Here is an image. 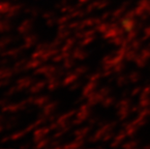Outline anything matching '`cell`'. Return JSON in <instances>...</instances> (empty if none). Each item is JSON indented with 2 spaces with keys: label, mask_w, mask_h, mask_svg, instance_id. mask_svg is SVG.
<instances>
[{
  "label": "cell",
  "mask_w": 150,
  "mask_h": 149,
  "mask_svg": "<svg viewBox=\"0 0 150 149\" xmlns=\"http://www.w3.org/2000/svg\"><path fill=\"white\" fill-rule=\"evenodd\" d=\"M4 128H5V127H4V126H3V125H0V132H1V131H2V130H3V129H4Z\"/></svg>",
  "instance_id": "15"
},
{
  "label": "cell",
  "mask_w": 150,
  "mask_h": 149,
  "mask_svg": "<svg viewBox=\"0 0 150 149\" xmlns=\"http://www.w3.org/2000/svg\"><path fill=\"white\" fill-rule=\"evenodd\" d=\"M36 123H34V124H31V125H28L27 127H26V129H25V131H26V133L27 132H29V131H31V130H33L35 127H36Z\"/></svg>",
  "instance_id": "11"
},
{
  "label": "cell",
  "mask_w": 150,
  "mask_h": 149,
  "mask_svg": "<svg viewBox=\"0 0 150 149\" xmlns=\"http://www.w3.org/2000/svg\"><path fill=\"white\" fill-rule=\"evenodd\" d=\"M10 78H2V80H0V88L7 86L8 84H10Z\"/></svg>",
  "instance_id": "9"
},
{
  "label": "cell",
  "mask_w": 150,
  "mask_h": 149,
  "mask_svg": "<svg viewBox=\"0 0 150 149\" xmlns=\"http://www.w3.org/2000/svg\"><path fill=\"white\" fill-rule=\"evenodd\" d=\"M4 122H6V116L0 114V125H3Z\"/></svg>",
  "instance_id": "13"
},
{
  "label": "cell",
  "mask_w": 150,
  "mask_h": 149,
  "mask_svg": "<svg viewBox=\"0 0 150 149\" xmlns=\"http://www.w3.org/2000/svg\"><path fill=\"white\" fill-rule=\"evenodd\" d=\"M18 116H12L7 120V121H6L4 127H5L6 130H11L13 128H15V127L18 125Z\"/></svg>",
  "instance_id": "4"
},
{
  "label": "cell",
  "mask_w": 150,
  "mask_h": 149,
  "mask_svg": "<svg viewBox=\"0 0 150 149\" xmlns=\"http://www.w3.org/2000/svg\"><path fill=\"white\" fill-rule=\"evenodd\" d=\"M13 75H15L13 68H0V80H2V78H10Z\"/></svg>",
  "instance_id": "3"
},
{
  "label": "cell",
  "mask_w": 150,
  "mask_h": 149,
  "mask_svg": "<svg viewBox=\"0 0 150 149\" xmlns=\"http://www.w3.org/2000/svg\"><path fill=\"white\" fill-rule=\"evenodd\" d=\"M12 24L9 23L8 18H2L0 20V33L9 32L12 29Z\"/></svg>",
  "instance_id": "2"
},
{
  "label": "cell",
  "mask_w": 150,
  "mask_h": 149,
  "mask_svg": "<svg viewBox=\"0 0 150 149\" xmlns=\"http://www.w3.org/2000/svg\"><path fill=\"white\" fill-rule=\"evenodd\" d=\"M20 147H21V148H28V147H30V144H29V143H26V144L21 145Z\"/></svg>",
  "instance_id": "14"
},
{
  "label": "cell",
  "mask_w": 150,
  "mask_h": 149,
  "mask_svg": "<svg viewBox=\"0 0 150 149\" xmlns=\"http://www.w3.org/2000/svg\"><path fill=\"white\" fill-rule=\"evenodd\" d=\"M31 24H32V21H31L29 18H28V20H23V21H22V23L18 28V33H21L22 35L27 34L28 32H29V29L31 28Z\"/></svg>",
  "instance_id": "1"
},
{
  "label": "cell",
  "mask_w": 150,
  "mask_h": 149,
  "mask_svg": "<svg viewBox=\"0 0 150 149\" xmlns=\"http://www.w3.org/2000/svg\"><path fill=\"white\" fill-rule=\"evenodd\" d=\"M31 82H32V80H31L29 77H25V78H21L20 80H18L17 83L22 85L24 88H28L29 85L31 84Z\"/></svg>",
  "instance_id": "5"
},
{
  "label": "cell",
  "mask_w": 150,
  "mask_h": 149,
  "mask_svg": "<svg viewBox=\"0 0 150 149\" xmlns=\"http://www.w3.org/2000/svg\"><path fill=\"white\" fill-rule=\"evenodd\" d=\"M12 4L10 2H0V13L5 15L6 13L9 12Z\"/></svg>",
  "instance_id": "6"
},
{
  "label": "cell",
  "mask_w": 150,
  "mask_h": 149,
  "mask_svg": "<svg viewBox=\"0 0 150 149\" xmlns=\"http://www.w3.org/2000/svg\"><path fill=\"white\" fill-rule=\"evenodd\" d=\"M25 133H26V131H21V132H17V133H15V134H13L12 136H11V138H12V139L13 141H18V138H22L23 136L25 135Z\"/></svg>",
  "instance_id": "7"
},
{
  "label": "cell",
  "mask_w": 150,
  "mask_h": 149,
  "mask_svg": "<svg viewBox=\"0 0 150 149\" xmlns=\"http://www.w3.org/2000/svg\"><path fill=\"white\" fill-rule=\"evenodd\" d=\"M10 139H12L11 136H7V137H4V138H3L0 141H1L2 143H5V142H7L8 141H10Z\"/></svg>",
  "instance_id": "12"
},
{
  "label": "cell",
  "mask_w": 150,
  "mask_h": 149,
  "mask_svg": "<svg viewBox=\"0 0 150 149\" xmlns=\"http://www.w3.org/2000/svg\"><path fill=\"white\" fill-rule=\"evenodd\" d=\"M7 104H9V101L7 99H1V100H0V107H5Z\"/></svg>",
  "instance_id": "10"
},
{
  "label": "cell",
  "mask_w": 150,
  "mask_h": 149,
  "mask_svg": "<svg viewBox=\"0 0 150 149\" xmlns=\"http://www.w3.org/2000/svg\"><path fill=\"white\" fill-rule=\"evenodd\" d=\"M16 92H18V89H17V85H15V86L11 87L10 89H9L7 92L5 93V96H12V95H14Z\"/></svg>",
  "instance_id": "8"
}]
</instances>
